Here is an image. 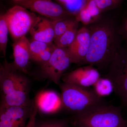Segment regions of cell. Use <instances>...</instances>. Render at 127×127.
<instances>
[{
    "label": "cell",
    "mask_w": 127,
    "mask_h": 127,
    "mask_svg": "<svg viewBox=\"0 0 127 127\" xmlns=\"http://www.w3.org/2000/svg\"><path fill=\"white\" fill-rule=\"evenodd\" d=\"M61 91L62 107L74 116H80L109 105L93 89L63 82L59 84Z\"/></svg>",
    "instance_id": "2"
},
{
    "label": "cell",
    "mask_w": 127,
    "mask_h": 127,
    "mask_svg": "<svg viewBox=\"0 0 127 127\" xmlns=\"http://www.w3.org/2000/svg\"><path fill=\"white\" fill-rule=\"evenodd\" d=\"M122 106L127 107V47H120L116 53L106 75Z\"/></svg>",
    "instance_id": "4"
},
{
    "label": "cell",
    "mask_w": 127,
    "mask_h": 127,
    "mask_svg": "<svg viewBox=\"0 0 127 127\" xmlns=\"http://www.w3.org/2000/svg\"><path fill=\"white\" fill-rule=\"evenodd\" d=\"M55 47V44L52 43L48 47L47 49L34 57L31 60L40 64L41 66L46 63L50 59Z\"/></svg>",
    "instance_id": "24"
},
{
    "label": "cell",
    "mask_w": 127,
    "mask_h": 127,
    "mask_svg": "<svg viewBox=\"0 0 127 127\" xmlns=\"http://www.w3.org/2000/svg\"><path fill=\"white\" fill-rule=\"evenodd\" d=\"M36 98L38 111L42 113H53L62 107L61 96L54 91H44L39 94Z\"/></svg>",
    "instance_id": "13"
},
{
    "label": "cell",
    "mask_w": 127,
    "mask_h": 127,
    "mask_svg": "<svg viewBox=\"0 0 127 127\" xmlns=\"http://www.w3.org/2000/svg\"><path fill=\"white\" fill-rule=\"evenodd\" d=\"M0 127H15L5 108L0 107Z\"/></svg>",
    "instance_id": "25"
},
{
    "label": "cell",
    "mask_w": 127,
    "mask_h": 127,
    "mask_svg": "<svg viewBox=\"0 0 127 127\" xmlns=\"http://www.w3.org/2000/svg\"><path fill=\"white\" fill-rule=\"evenodd\" d=\"M38 111V107L36 99L32 101L31 113L26 127H34L36 117Z\"/></svg>",
    "instance_id": "26"
},
{
    "label": "cell",
    "mask_w": 127,
    "mask_h": 127,
    "mask_svg": "<svg viewBox=\"0 0 127 127\" xmlns=\"http://www.w3.org/2000/svg\"><path fill=\"white\" fill-rule=\"evenodd\" d=\"M0 87L1 97L11 95L15 92L30 90V82L24 73L16 69L13 63L6 60L0 68Z\"/></svg>",
    "instance_id": "6"
},
{
    "label": "cell",
    "mask_w": 127,
    "mask_h": 127,
    "mask_svg": "<svg viewBox=\"0 0 127 127\" xmlns=\"http://www.w3.org/2000/svg\"><path fill=\"white\" fill-rule=\"evenodd\" d=\"M9 28L4 14L0 17V50L5 58Z\"/></svg>",
    "instance_id": "17"
},
{
    "label": "cell",
    "mask_w": 127,
    "mask_h": 127,
    "mask_svg": "<svg viewBox=\"0 0 127 127\" xmlns=\"http://www.w3.org/2000/svg\"><path fill=\"white\" fill-rule=\"evenodd\" d=\"M100 78V73L96 68L87 65L63 75L62 79L63 82L89 87L93 86Z\"/></svg>",
    "instance_id": "9"
},
{
    "label": "cell",
    "mask_w": 127,
    "mask_h": 127,
    "mask_svg": "<svg viewBox=\"0 0 127 127\" xmlns=\"http://www.w3.org/2000/svg\"><path fill=\"white\" fill-rule=\"evenodd\" d=\"M52 43L48 44L41 41L32 40L30 42L31 60L47 49Z\"/></svg>",
    "instance_id": "22"
},
{
    "label": "cell",
    "mask_w": 127,
    "mask_h": 127,
    "mask_svg": "<svg viewBox=\"0 0 127 127\" xmlns=\"http://www.w3.org/2000/svg\"><path fill=\"white\" fill-rule=\"evenodd\" d=\"M73 122L79 127H127L121 107L109 104L80 116H74Z\"/></svg>",
    "instance_id": "3"
},
{
    "label": "cell",
    "mask_w": 127,
    "mask_h": 127,
    "mask_svg": "<svg viewBox=\"0 0 127 127\" xmlns=\"http://www.w3.org/2000/svg\"><path fill=\"white\" fill-rule=\"evenodd\" d=\"M94 90L101 97L108 96L113 91L111 81L107 78H100L93 85Z\"/></svg>",
    "instance_id": "18"
},
{
    "label": "cell",
    "mask_w": 127,
    "mask_h": 127,
    "mask_svg": "<svg viewBox=\"0 0 127 127\" xmlns=\"http://www.w3.org/2000/svg\"><path fill=\"white\" fill-rule=\"evenodd\" d=\"M55 39H57L65 32L78 22L76 19L66 17L53 20Z\"/></svg>",
    "instance_id": "16"
},
{
    "label": "cell",
    "mask_w": 127,
    "mask_h": 127,
    "mask_svg": "<svg viewBox=\"0 0 127 127\" xmlns=\"http://www.w3.org/2000/svg\"><path fill=\"white\" fill-rule=\"evenodd\" d=\"M90 35L88 52L79 64L103 68L110 65L121 47L118 31L111 21L98 18L87 26Z\"/></svg>",
    "instance_id": "1"
},
{
    "label": "cell",
    "mask_w": 127,
    "mask_h": 127,
    "mask_svg": "<svg viewBox=\"0 0 127 127\" xmlns=\"http://www.w3.org/2000/svg\"><path fill=\"white\" fill-rule=\"evenodd\" d=\"M71 63L68 48L55 45L50 59L41 66V69L44 77L59 85L64 73Z\"/></svg>",
    "instance_id": "7"
},
{
    "label": "cell",
    "mask_w": 127,
    "mask_h": 127,
    "mask_svg": "<svg viewBox=\"0 0 127 127\" xmlns=\"http://www.w3.org/2000/svg\"><path fill=\"white\" fill-rule=\"evenodd\" d=\"M68 127H79V126H78L77 125H76V124H74V123L72 122V123L70 125L69 124V125H68Z\"/></svg>",
    "instance_id": "28"
},
{
    "label": "cell",
    "mask_w": 127,
    "mask_h": 127,
    "mask_svg": "<svg viewBox=\"0 0 127 127\" xmlns=\"http://www.w3.org/2000/svg\"><path fill=\"white\" fill-rule=\"evenodd\" d=\"M16 2H18V1H20L22 0H14Z\"/></svg>",
    "instance_id": "29"
},
{
    "label": "cell",
    "mask_w": 127,
    "mask_h": 127,
    "mask_svg": "<svg viewBox=\"0 0 127 127\" xmlns=\"http://www.w3.org/2000/svg\"><path fill=\"white\" fill-rule=\"evenodd\" d=\"M71 14L75 16L85 4V0H56Z\"/></svg>",
    "instance_id": "19"
},
{
    "label": "cell",
    "mask_w": 127,
    "mask_h": 127,
    "mask_svg": "<svg viewBox=\"0 0 127 127\" xmlns=\"http://www.w3.org/2000/svg\"><path fill=\"white\" fill-rule=\"evenodd\" d=\"M123 32L127 39V18L125 20L123 27Z\"/></svg>",
    "instance_id": "27"
},
{
    "label": "cell",
    "mask_w": 127,
    "mask_h": 127,
    "mask_svg": "<svg viewBox=\"0 0 127 127\" xmlns=\"http://www.w3.org/2000/svg\"><path fill=\"white\" fill-rule=\"evenodd\" d=\"M16 2L18 5L52 20L73 15L61 5L52 0H22Z\"/></svg>",
    "instance_id": "8"
},
{
    "label": "cell",
    "mask_w": 127,
    "mask_h": 127,
    "mask_svg": "<svg viewBox=\"0 0 127 127\" xmlns=\"http://www.w3.org/2000/svg\"><path fill=\"white\" fill-rule=\"evenodd\" d=\"M75 16V19L78 22H80L86 26L90 25L97 20L85 4Z\"/></svg>",
    "instance_id": "21"
},
{
    "label": "cell",
    "mask_w": 127,
    "mask_h": 127,
    "mask_svg": "<svg viewBox=\"0 0 127 127\" xmlns=\"http://www.w3.org/2000/svg\"><path fill=\"white\" fill-rule=\"evenodd\" d=\"M69 124L68 121L65 119H36L34 127H68Z\"/></svg>",
    "instance_id": "20"
},
{
    "label": "cell",
    "mask_w": 127,
    "mask_h": 127,
    "mask_svg": "<svg viewBox=\"0 0 127 127\" xmlns=\"http://www.w3.org/2000/svg\"><path fill=\"white\" fill-rule=\"evenodd\" d=\"M30 42L26 36L21 37L13 44V64L15 68L21 72L27 73L31 60Z\"/></svg>",
    "instance_id": "11"
},
{
    "label": "cell",
    "mask_w": 127,
    "mask_h": 127,
    "mask_svg": "<svg viewBox=\"0 0 127 127\" xmlns=\"http://www.w3.org/2000/svg\"><path fill=\"white\" fill-rule=\"evenodd\" d=\"M101 11H107L115 9L120 5L123 0H93Z\"/></svg>",
    "instance_id": "23"
},
{
    "label": "cell",
    "mask_w": 127,
    "mask_h": 127,
    "mask_svg": "<svg viewBox=\"0 0 127 127\" xmlns=\"http://www.w3.org/2000/svg\"><path fill=\"white\" fill-rule=\"evenodd\" d=\"M30 32L32 40L51 44L55 39L53 20L38 16Z\"/></svg>",
    "instance_id": "12"
},
{
    "label": "cell",
    "mask_w": 127,
    "mask_h": 127,
    "mask_svg": "<svg viewBox=\"0 0 127 127\" xmlns=\"http://www.w3.org/2000/svg\"><path fill=\"white\" fill-rule=\"evenodd\" d=\"M31 102L26 106H14L5 108L15 127H26L31 113Z\"/></svg>",
    "instance_id": "14"
},
{
    "label": "cell",
    "mask_w": 127,
    "mask_h": 127,
    "mask_svg": "<svg viewBox=\"0 0 127 127\" xmlns=\"http://www.w3.org/2000/svg\"><path fill=\"white\" fill-rule=\"evenodd\" d=\"M90 41V33L87 27L78 30L75 40L67 48L72 63L79 64L82 61L88 52Z\"/></svg>",
    "instance_id": "10"
},
{
    "label": "cell",
    "mask_w": 127,
    "mask_h": 127,
    "mask_svg": "<svg viewBox=\"0 0 127 127\" xmlns=\"http://www.w3.org/2000/svg\"><path fill=\"white\" fill-rule=\"evenodd\" d=\"M4 15L9 33L15 41L30 32L38 17L34 13L19 5L11 7Z\"/></svg>",
    "instance_id": "5"
},
{
    "label": "cell",
    "mask_w": 127,
    "mask_h": 127,
    "mask_svg": "<svg viewBox=\"0 0 127 127\" xmlns=\"http://www.w3.org/2000/svg\"><path fill=\"white\" fill-rule=\"evenodd\" d=\"M78 22L65 32L57 39L54 40L55 45L58 47L67 48L75 40L78 30Z\"/></svg>",
    "instance_id": "15"
}]
</instances>
